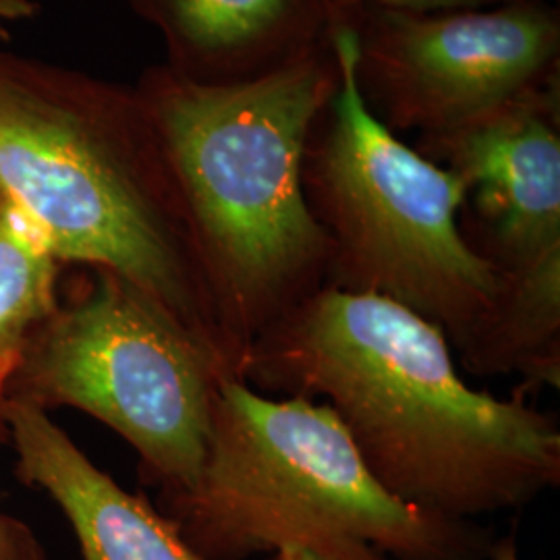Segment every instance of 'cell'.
<instances>
[{
    "label": "cell",
    "instance_id": "6da1fadb",
    "mask_svg": "<svg viewBox=\"0 0 560 560\" xmlns=\"http://www.w3.org/2000/svg\"><path fill=\"white\" fill-rule=\"evenodd\" d=\"M237 378L324 400L382 488L448 520L520 509L560 483L557 421L471 388L441 328L395 301L324 287L245 349Z\"/></svg>",
    "mask_w": 560,
    "mask_h": 560
},
{
    "label": "cell",
    "instance_id": "7a4b0ae2",
    "mask_svg": "<svg viewBox=\"0 0 560 560\" xmlns=\"http://www.w3.org/2000/svg\"><path fill=\"white\" fill-rule=\"evenodd\" d=\"M337 81L328 40L245 85L162 75L145 101L235 374L266 328L328 282L330 243L305 198L303 154Z\"/></svg>",
    "mask_w": 560,
    "mask_h": 560
},
{
    "label": "cell",
    "instance_id": "3957f363",
    "mask_svg": "<svg viewBox=\"0 0 560 560\" xmlns=\"http://www.w3.org/2000/svg\"><path fill=\"white\" fill-rule=\"evenodd\" d=\"M203 560H247L287 544L324 560H488L492 538L382 488L326 402L219 386L196 483L159 499Z\"/></svg>",
    "mask_w": 560,
    "mask_h": 560
},
{
    "label": "cell",
    "instance_id": "277c9868",
    "mask_svg": "<svg viewBox=\"0 0 560 560\" xmlns=\"http://www.w3.org/2000/svg\"><path fill=\"white\" fill-rule=\"evenodd\" d=\"M339 81L314 120L303 189L330 243L326 287L395 301L463 353L501 295V272L467 243L465 185L376 119L355 81V38L330 32Z\"/></svg>",
    "mask_w": 560,
    "mask_h": 560
},
{
    "label": "cell",
    "instance_id": "5b68a950",
    "mask_svg": "<svg viewBox=\"0 0 560 560\" xmlns=\"http://www.w3.org/2000/svg\"><path fill=\"white\" fill-rule=\"evenodd\" d=\"M0 194L60 261L131 282L222 353L148 108H71L0 78Z\"/></svg>",
    "mask_w": 560,
    "mask_h": 560
},
{
    "label": "cell",
    "instance_id": "8992f818",
    "mask_svg": "<svg viewBox=\"0 0 560 560\" xmlns=\"http://www.w3.org/2000/svg\"><path fill=\"white\" fill-rule=\"evenodd\" d=\"M92 272L25 342L4 399L106 423L138 453L159 499L175 497L198 480L219 386L237 374L159 301L115 272Z\"/></svg>",
    "mask_w": 560,
    "mask_h": 560
},
{
    "label": "cell",
    "instance_id": "52a82bcc",
    "mask_svg": "<svg viewBox=\"0 0 560 560\" xmlns=\"http://www.w3.org/2000/svg\"><path fill=\"white\" fill-rule=\"evenodd\" d=\"M355 81L393 133L434 136L559 83L560 15L548 0L444 11L339 7Z\"/></svg>",
    "mask_w": 560,
    "mask_h": 560
},
{
    "label": "cell",
    "instance_id": "ba28073f",
    "mask_svg": "<svg viewBox=\"0 0 560 560\" xmlns=\"http://www.w3.org/2000/svg\"><path fill=\"white\" fill-rule=\"evenodd\" d=\"M559 90L418 140L420 154L463 180L460 231L501 275L560 256Z\"/></svg>",
    "mask_w": 560,
    "mask_h": 560
},
{
    "label": "cell",
    "instance_id": "9c48e42d",
    "mask_svg": "<svg viewBox=\"0 0 560 560\" xmlns=\"http://www.w3.org/2000/svg\"><path fill=\"white\" fill-rule=\"evenodd\" d=\"M15 476L44 490L69 521L83 560H203L175 523L140 494L120 488L50 416L25 400L4 399Z\"/></svg>",
    "mask_w": 560,
    "mask_h": 560
},
{
    "label": "cell",
    "instance_id": "30bf717a",
    "mask_svg": "<svg viewBox=\"0 0 560 560\" xmlns=\"http://www.w3.org/2000/svg\"><path fill=\"white\" fill-rule=\"evenodd\" d=\"M180 80L233 88L270 78L330 40L337 0H152Z\"/></svg>",
    "mask_w": 560,
    "mask_h": 560
},
{
    "label": "cell",
    "instance_id": "8fae6325",
    "mask_svg": "<svg viewBox=\"0 0 560 560\" xmlns=\"http://www.w3.org/2000/svg\"><path fill=\"white\" fill-rule=\"evenodd\" d=\"M57 258L36 226L0 194V372L59 305Z\"/></svg>",
    "mask_w": 560,
    "mask_h": 560
},
{
    "label": "cell",
    "instance_id": "7c38bea8",
    "mask_svg": "<svg viewBox=\"0 0 560 560\" xmlns=\"http://www.w3.org/2000/svg\"><path fill=\"white\" fill-rule=\"evenodd\" d=\"M7 374L0 372V444L7 441V425L2 420ZM0 560H48V552L36 532L25 523L0 509Z\"/></svg>",
    "mask_w": 560,
    "mask_h": 560
},
{
    "label": "cell",
    "instance_id": "4fadbf2b",
    "mask_svg": "<svg viewBox=\"0 0 560 560\" xmlns=\"http://www.w3.org/2000/svg\"><path fill=\"white\" fill-rule=\"evenodd\" d=\"M509 0H337V7H381V9H395V11H444V9H463V7H483V4H499Z\"/></svg>",
    "mask_w": 560,
    "mask_h": 560
},
{
    "label": "cell",
    "instance_id": "5bb4252c",
    "mask_svg": "<svg viewBox=\"0 0 560 560\" xmlns=\"http://www.w3.org/2000/svg\"><path fill=\"white\" fill-rule=\"evenodd\" d=\"M488 560H521L517 538L511 534V536H506V538H499V540L492 541Z\"/></svg>",
    "mask_w": 560,
    "mask_h": 560
},
{
    "label": "cell",
    "instance_id": "9a60e30c",
    "mask_svg": "<svg viewBox=\"0 0 560 560\" xmlns=\"http://www.w3.org/2000/svg\"><path fill=\"white\" fill-rule=\"evenodd\" d=\"M270 560H324L318 557L314 550L305 548V546H298V544H287L279 550L272 552Z\"/></svg>",
    "mask_w": 560,
    "mask_h": 560
}]
</instances>
